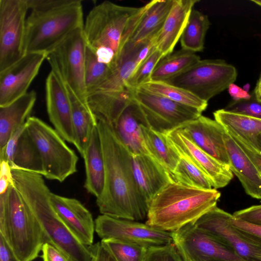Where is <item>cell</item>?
Here are the masks:
<instances>
[{
  "mask_svg": "<svg viewBox=\"0 0 261 261\" xmlns=\"http://www.w3.org/2000/svg\"><path fill=\"white\" fill-rule=\"evenodd\" d=\"M97 128L105 167L103 191L96 200L99 211L116 218L143 220L147 217L148 204L135 181L132 155L112 125L98 121Z\"/></svg>",
  "mask_w": 261,
  "mask_h": 261,
  "instance_id": "cell-1",
  "label": "cell"
},
{
  "mask_svg": "<svg viewBox=\"0 0 261 261\" xmlns=\"http://www.w3.org/2000/svg\"><path fill=\"white\" fill-rule=\"evenodd\" d=\"M150 2L140 7L104 1L87 16L83 34L98 60L114 70Z\"/></svg>",
  "mask_w": 261,
  "mask_h": 261,
  "instance_id": "cell-2",
  "label": "cell"
},
{
  "mask_svg": "<svg viewBox=\"0 0 261 261\" xmlns=\"http://www.w3.org/2000/svg\"><path fill=\"white\" fill-rule=\"evenodd\" d=\"M14 186L32 212L47 238V242L72 261H92L90 246L79 241L58 217L49 200L51 193L42 175L11 169Z\"/></svg>",
  "mask_w": 261,
  "mask_h": 261,
  "instance_id": "cell-3",
  "label": "cell"
},
{
  "mask_svg": "<svg viewBox=\"0 0 261 261\" xmlns=\"http://www.w3.org/2000/svg\"><path fill=\"white\" fill-rule=\"evenodd\" d=\"M221 196L215 189H203L170 181L148 203L146 223L173 232L217 206Z\"/></svg>",
  "mask_w": 261,
  "mask_h": 261,
  "instance_id": "cell-4",
  "label": "cell"
},
{
  "mask_svg": "<svg viewBox=\"0 0 261 261\" xmlns=\"http://www.w3.org/2000/svg\"><path fill=\"white\" fill-rule=\"evenodd\" d=\"M0 235L20 261H33L47 238L14 186L0 194Z\"/></svg>",
  "mask_w": 261,
  "mask_h": 261,
  "instance_id": "cell-5",
  "label": "cell"
},
{
  "mask_svg": "<svg viewBox=\"0 0 261 261\" xmlns=\"http://www.w3.org/2000/svg\"><path fill=\"white\" fill-rule=\"evenodd\" d=\"M84 27L82 2L44 11H31L26 19L25 53L48 54L72 33Z\"/></svg>",
  "mask_w": 261,
  "mask_h": 261,
  "instance_id": "cell-6",
  "label": "cell"
},
{
  "mask_svg": "<svg viewBox=\"0 0 261 261\" xmlns=\"http://www.w3.org/2000/svg\"><path fill=\"white\" fill-rule=\"evenodd\" d=\"M26 126L38 151L43 176L63 182L76 172L78 157L55 129L34 116L28 118Z\"/></svg>",
  "mask_w": 261,
  "mask_h": 261,
  "instance_id": "cell-7",
  "label": "cell"
},
{
  "mask_svg": "<svg viewBox=\"0 0 261 261\" xmlns=\"http://www.w3.org/2000/svg\"><path fill=\"white\" fill-rule=\"evenodd\" d=\"M236 68L222 59L200 60L182 72L165 81L184 88L208 102L228 89L237 78Z\"/></svg>",
  "mask_w": 261,
  "mask_h": 261,
  "instance_id": "cell-8",
  "label": "cell"
},
{
  "mask_svg": "<svg viewBox=\"0 0 261 261\" xmlns=\"http://www.w3.org/2000/svg\"><path fill=\"white\" fill-rule=\"evenodd\" d=\"M86 47L83 28L80 29L47 54L46 60L51 70L58 75L77 98L89 107L85 80Z\"/></svg>",
  "mask_w": 261,
  "mask_h": 261,
  "instance_id": "cell-9",
  "label": "cell"
},
{
  "mask_svg": "<svg viewBox=\"0 0 261 261\" xmlns=\"http://www.w3.org/2000/svg\"><path fill=\"white\" fill-rule=\"evenodd\" d=\"M133 100L141 111L146 126L165 135L197 118L202 113L141 88L133 90Z\"/></svg>",
  "mask_w": 261,
  "mask_h": 261,
  "instance_id": "cell-10",
  "label": "cell"
},
{
  "mask_svg": "<svg viewBox=\"0 0 261 261\" xmlns=\"http://www.w3.org/2000/svg\"><path fill=\"white\" fill-rule=\"evenodd\" d=\"M27 0L0 1V71L25 54Z\"/></svg>",
  "mask_w": 261,
  "mask_h": 261,
  "instance_id": "cell-11",
  "label": "cell"
},
{
  "mask_svg": "<svg viewBox=\"0 0 261 261\" xmlns=\"http://www.w3.org/2000/svg\"><path fill=\"white\" fill-rule=\"evenodd\" d=\"M172 234L173 243L183 261H246L194 223L185 225Z\"/></svg>",
  "mask_w": 261,
  "mask_h": 261,
  "instance_id": "cell-12",
  "label": "cell"
},
{
  "mask_svg": "<svg viewBox=\"0 0 261 261\" xmlns=\"http://www.w3.org/2000/svg\"><path fill=\"white\" fill-rule=\"evenodd\" d=\"M232 215L215 206L194 224L234 250L246 261H261V245L231 223Z\"/></svg>",
  "mask_w": 261,
  "mask_h": 261,
  "instance_id": "cell-13",
  "label": "cell"
},
{
  "mask_svg": "<svg viewBox=\"0 0 261 261\" xmlns=\"http://www.w3.org/2000/svg\"><path fill=\"white\" fill-rule=\"evenodd\" d=\"M95 229L101 240H117L147 248L173 243L171 232L161 230L146 223L101 214L95 220Z\"/></svg>",
  "mask_w": 261,
  "mask_h": 261,
  "instance_id": "cell-14",
  "label": "cell"
},
{
  "mask_svg": "<svg viewBox=\"0 0 261 261\" xmlns=\"http://www.w3.org/2000/svg\"><path fill=\"white\" fill-rule=\"evenodd\" d=\"M47 54L26 53L20 60L0 71V107L26 94Z\"/></svg>",
  "mask_w": 261,
  "mask_h": 261,
  "instance_id": "cell-15",
  "label": "cell"
},
{
  "mask_svg": "<svg viewBox=\"0 0 261 261\" xmlns=\"http://www.w3.org/2000/svg\"><path fill=\"white\" fill-rule=\"evenodd\" d=\"M45 92L50 121L65 141L73 143L72 108L68 91L61 78L51 70L46 80Z\"/></svg>",
  "mask_w": 261,
  "mask_h": 261,
  "instance_id": "cell-16",
  "label": "cell"
},
{
  "mask_svg": "<svg viewBox=\"0 0 261 261\" xmlns=\"http://www.w3.org/2000/svg\"><path fill=\"white\" fill-rule=\"evenodd\" d=\"M49 200L58 217L72 235L86 246L93 245L95 220L90 211L75 198L51 192Z\"/></svg>",
  "mask_w": 261,
  "mask_h": 261,
  "instance_id": "cell-17",
  "label": "cell"
},
{
  "mask_svg": "<svg viewBox=\"0 0 261 261\" xmlns=\"http://www.w3.org/2000/svg\"><path fill=\"white\" fill-rule=\"evenodd\" d=\"M169 141L178 151L187 155L210 178L213 188L227 186L233 177L229 167L202 150L179 129L166 135Z\"/></svg>",
  "mask_w": 261,
  "mask_h": 261,
  "instance_id": "cell-18",
  "label": "cell"
},
{
  "mask_svg": "<svg viewBox=\"0 0 261 261\" xmlns=\"http://www.w3.org/2000/svg\"><path fill=\"white\" fill-rule=\"evenodd\" d=\"M177 129L202 150L229 166L223 138L225 129L216 120L201 115Z\"/></svg>",
  "mask_w": 261,
  "mask_h": 261,
  "instance_id": "cell-19",
  "label": "cell"
},
{
  "mask_svg": "<svg viewBox=\"0 0 261 261\" xmlns=\"http://www.w3.org/2000/svg\"><path fill=\"white\" fill-rule=\"evenodd\" d=\"M0 160L7 161L11 169L42 175L39 156L26 123L13 133L4 149L0 151Z\"/></svg>",
  "mask_w": 261,
  "mask_h": 261,
  "instance_id": "cell-20",
  "label": "cell"
},
{
  "mask_svg": "<svg viewBox=\"0 0 261 261\" xmlns=\"http://www.w3.org/2000/svg\"><path fill=\"white\" fill-rule=\"evenodd\" d=\"M133 174L138 189L148 203L172 181L169 173L149 154L132 155Z\"/></svg>",
  "mask_w": 261,
  "mask_h": 261,
  "instance_id": "cell-21",
  "label": "cell"
},
{
  "mask_svg": "<svg viewBox=\"0 0 261 261\" xmlns=\"http://www.w3.org/2000/svg\"><path fill=\"white\" fill-rule=\"evenodd\" d=\"M223 138L230 169L238 177L247 195L261 199V176L255 166L225 129Z\"/></svg>",
  "mask_w": 261,
  "mask_h": 261,
  "instance_id": "cell-22",
  "label": "cell"
},
{
  "mask_svg": "<svg viewBox=\"0 0 261 261\" xmlns=\"http://www.w3.org/2000/svg\"><path fill=\"white\" fill-rule=\"evenodd\" d=\"M198 0H173L171 9L155 37V46L163 57L172 53Z\"/></svg>",
  "mask_w": 261,
  "mask_h": 261,
  "instance_id": "cell-23",
  "label": "cell"
},
{
  "mask_svg": "<svg viewBox=\"0 0 261 261\" xmlns=\"http://www.w3.org/2000/svg\"><path fill=\"white\" fill-rule=\"evenodd\" d=\"M141 124L146 125L141 111L133 100L113 125L118 137L131 155H149L142 134Z\"/></svg>",
  "mask_w": 261,
  "mask_h": 261,
  "instance_id": "cell-24",
  "label": "cell"
},
{
  "mask_svg": "<svg viewBox=\"0 0 261 261\" xmlns=\"http://www.w3.org/2000/svg\"><path fill=\"white\" fill-rule=\"evenodd\" d=\"M36 99L37 94L32 90L0 107V151L4 149L13 133L26 123Z\"/></svg>",
  "mask_w": 261,
  "mask_h": 261,
  "instance_id": "cell-25",
  "label": "cell"
},
{
  "mask_svg": "<svg viewBox=\"0 0 261 261\" xmlns=\"http://www.w3.org/2000/svg\"><path fill=\"white\" fill-rule=\"evenodd\" d=\"M86 179L84 187L96 198L101 194L105 184V167L97 125L94 129L83 157Z\"/></svg>",
  "mask_w": 261,
  "mask_h": 261,
  "instance_id": "cell-26",
  "label": "cell"
},
{
  "mask_svg": "<svg viewBox=\"0 0 261 261\" xmlns=\"http://www.w3.org/2000/svg\"><path fill=\"white\" fill-rule=\"evenodd\" d=\"M71 100L73 144L83 158L97 120L90 108L82 103L66 86Z\"/></svg>",
  "mask_w": 261,
  "mask_h": 261,
  "instance_id": "cell-27",
  "label": "cell"
},
{
  "mask_svg": "<svg viewBox=\"0 0 261 261\" xmlns=\"http://www.w3.org/2000/svg\"><path fill=\"white\" fill-rule=\"evenodd\" d=\"M173 0H152L134 31L129 42L139 44L154 38L161 29Z\"/></svg>",
  "mask_w": 261,
  "mask_h": 261,
  "instance_id": "cell-28",
  "label": "cell"
},
{
  "mask_svg": "<svg viewBox=\"0 0 261 261\" xmlns=\"http://www.w3.org/2000/svg\"><path fill=\"white\" fill-rule=\"evenodd\" d=\"M145 145L150 155L158 161L170 175L179 160L178 151L170 143L167 135L141 124Z\"/></svg>",
  "mask_w": 261,
  "mask_h": 261,
  "instance_id": "cell-29",
  "label": "cell"
},
{
  "mask_svg": "<svg viewBox=\"0 0 261 261\" xmlns=\"http://www.w3.org/2000/svg\"><path fill=\"white\" fill-rule=\"evenodd\" d=\"M215 120L248 141L257 149L256 138L261 134V119L220 109L213 113Z\"/></svg>",
  "mask_w": 261,
  "mask_h": 261,
  "instance_id": "cell-30",
  "label": "cell"
},
{
  "mask_svg": "<svg viewBox=\"0 0 261 261\" xmlns=\"http://www.w3.org/2000/svg\"><path fill=\"white\" fill-rule=\"evenodd\" d=\"M200 60L196 53L181 49L162 58L154 68L151 81L165 82L182 72Z\"/></svg>",
  "mask_w": 261,
  "mask_h": 261,
  "instance_id": "cell-31",
  "label": "cell"
},
{
  "mask_svg": "<svg viewBox=\"0 0 261 261\" xmlns=\"http://www.w3.org/2000/svg\"><path fill=\"white\" fill-rule=\"evenodd\" d=\"M210 24L207 15L193 9L180 38L181 49L195 53L203 51Z\"/></svg>",
  "mask_w": 261,
  "mask_h": 261,
  "instance_id": "cell-32",
  "label": "cell"
},
{
  "mask_svg": "<svg viewBox=\"0 0 261 261\" xmlns=\"http://www.w3.org/2000/svg\"><path fill=\"white\" fill-rule=\"evenodd\" d=\"M138 88L195 108L201 112L206 109L208 105V102L200 99L191 92L165 82L150 81Z\"/></svg>",
  "mask_w": 261,
  "mask_h": 261,
  "instance_id": "cell-33",
  "label": "cell"
},
{
  "mask_svg": "<svg viewBox=\"0 0 261 261\" xmlns=\"http://www.w3.org/2000/svg\"><path fill=\"white\" fill-rule=\"evenodd\" d=\"M177 150L180 158L175 169L170 175L172 181L194 188L213 189V184L208 176L187 155Z\"/></svg>",
  "mask_w": 261,
  "mask_h": 261,
  "instance_id": "cell-34",
  "label": "cell"
},
{
  "mask_svg": "<svg viewBox=\"0 0 261 261\" xmlns=\"http://www.w3.org/2000/svg\"><path fill=\"white\" fill-rule=\"evenodd\" d=\"M113 70L107 65L99 62L94 53L87 46L85 80L88 95L103 82Z\"/></svg>",
  "mask_w": 261,
  "mask_h": 261,
  "instance_id": "cell-35",
  "label": "cell"
},
{
  "mask_svg": "<svg viewBox=\"0 0 261 261\" xmlns=\"http://www.w3.org/2000/svg\"><path fill=\"white\" fill-rule=\"evenodd\" d=\"M101 243L110 251L116 261H143L147 248L117 240H101Z\"/></svg>",
  "mask_w": 261,
  "mask_h": 261,
  "instance_id": "cell-36",
  "label": "cell"
},
{
  "mask_svg": "<svg viewBox=\"0 0 261 261\" xmlns=\"http://www.w3.org/2000/svg\"><path fill=\"white\" fill-rule=\"evenodd\" d=\"M162 58V53L155 46L127 81L128 88L133 90L150 81L152 73Z\"/></svg>",
  "mask_w": 261,
  "mask_h": 261,
  "instance_id": "cell-37",
  "label": "cell"
},
{
  "mask_svg": "<svg viewBox=\"0 0 261 261\" xmlns=\"http://www.w3.org/2000/svg\"><path fill=\"white\" fill-rule=\"evenodd\" d=\"M248 99L232 100L224 109L225 110L243 115L261 119V103L251 93Z\"/></svg>",
  "mask_w": 261,
  "mask_h": 261,
  "instance_id": "cell-38",
  "label": "cell"
},
{
  "mask_svg": "<svg viewBox=\"0 0 261 261\" xmlns=\"http://www.w3.org/2000/svg\"><path fill=\"white\" fill-rule=\"evenodd\" d=\"M143 261H183L173 243L147 249Z\"/></svg>",
  "mask_w": 261,
  "mask_h": 261,
  "instance_id": "cell-39",
  "label": "cell"
},
{
  "mask_svg": "<svg viewBox=\"0 0 261 261\" xmlns=\"http://www.w3.org/2000/svg\"><path fill=\"white\" fill-rule=\"evenodd\" d=\"M225 129L248 155L261 176V152L240 135L231 130Z\"/></svg>",
  "mask_w": 261,
  "mask_h": 261,
  "instance_id": "cell-40",
  "label": "cell"
},
{
  "mask_svg": "<svg viewBox=\"0 0 261 261\" xmlns=\"http://www.w3.org/2000/svg\"><path fill=\"white\" fill-rule=\"evenodd\" d=\"M232 216L236 219L261 226V204L252 205L236 211Z\"/></svg>",
  "mask_w": 261,
  "mask_h": 261,
  "instance_id": "cell-41",
  "label": "cell"
},
{
  "mask_svg": "<svg viewBox=\"0 0 261 261\" xmlns=\"http://www.w3.org/2000/svg\"><path fill=\"white\" fill-rule=\"evenodd\" d=\"M41 251L43 261H72L64 252L48 242L43 244Z\"/></svg>",
  "mask_w": 261,
  "mask_h": 261,
  "instance_id": "cell-42",
  "label": "cell"
},
{
  "mask_svg": "<svg viewBox=\"0 0 261 261\" xmlns=\"http://www.w3.org/2000/svg\"><path fill=\"white\" fill-rule=\"evenodd\" d=\"M231 223L236 228L247 234L261 245V226L252 225L234 219H231Z\"/></svg>",
  "mask_w": 261,
  "mask_h": 261,
  "instance_id": "cell-43",
  "label": "cell"
},
{
  "mask_svg": "<svg viewBox=\"0 0 261 261\" xmlns=\"http://www.w3.org/2000/svg\"><path fill=\"white\" fill-rule=\"evenodd\" d=\"M0 194L7 192L14 186L12 170L9 163L5 160H0Z\"/></svg>",
  "mask_w": 261,
  "mask_h": 261,
  "instance_id": "cell-44",
  "label": "cell"
},
{
  "mask_svg": "<svg viewBox=\"0 0 261 261\" xmlns=\"http://www.w3.org/2000/svg\"><path fill=\"white\" fill-rule=\"evenodd\" d=\"M90 248L92 253V261H116L101 241L92 245Z\"/></svg>",
  "mask_w": 261,
  "mask_h": 261,
  "instance_id": "cell-45",
  "label": "cell"
},
{
  "mask_svg": "<svg viewBox=\"0 0 261 261\" xmlns=\"http://www.w3.org/2000/svg\"><path fill=\"white\" fill-rule=\"evenodd\" d=\"M0 261H20L3 237L0 235Z\"/></svg>",
  "mask_w": 261,
  "mask_h": 261,
  "instance_id": "cell-46",
  "label": "cell"
},
{
  "mask_svg": "<svg viewBox=\"0 0 261 261\" xmlns=\"http://www.w3.org/2000/svg\"><path fill=\"white\" fill-rule=\"evenodd\" d=\"M228 92L232 98L233 100H239L240 99H248L251 96V93L244 90L243 88L240 87L234 83L231 84L228 89Z\"/></svg>",
  "mask_w": 261,
  "mask_h": 261,
  "instance_id": "cell-47",
  "label": "cell"
},
{
  "mask_svg": "<svg viewBox=\"0 0 261 261\" xmlns=\"http://www.w3.org/2000/svg\"><path fill=\"white\" fill-rule=\"evenodd\" d=\"M251 93L254 95L256 99L261 103V73L254 90Z\"/></svg>",
  "mask_w": 261,
  "mask_h": 261,
  "instance_id": "cell-48",
  "label": "cell"
},
{
  "mask_svg": "<svg viewBox=\"0 0 261 261\" xmlns=\"http://www.w3.org/2000/svg\"><path fill=\"white\" fill-rule=\"evenodd\" d=\"M257 149L261 152V134L256 138Z\"/></svg>",
  "mask_w": 261,
  "mask_h": 261,
  "instance_id": "cell-49",
  "label": "cell"
},
{
  "mask_svg": "<svg viewBox=\"0 0 261 261\" xmlns=\"http://www.w3.org/2000/svg\"><path fill=\"white\" fill-rule=\"evenodd\" d=\"M250 86L249 84H246V85H245L244 86V87H243V89L245 90L246 91L248 92L249 91V89H250Z\"/></svg>",
  "mask_w": 261,
  "mask_h": 261,
  "instance_id": "cell-50",
  "label": "cell"
},
{
  "mask_svg": "<svg viewBox=\"0 0 261 261\" xmlns=\"http://www.w3.org/2000/svg\"><path fill=\"white\" fill-rule=\"evenodd\" d=\"M250 1L261 7V0H251Z\"/></svg>",
  "mask_w": 261,
  "mask_h": 261,
  "instance_id": "cell-51",
  "label": "cell"
},
{
  "mask_svg": "<svg viewBox=\"0 0 261 261\" xmlns=\"http://www.w3.org/2000/svg\"><path fill=\"white\" fill-rule=\"evenodd\" d=\"M260 202H261V200H260Z\"/></svg>",
  "mask_w": 261,
  "mask_h": 261,
  "instance_id": "cell-52",
  "label": "cell"
}]
</instances>
